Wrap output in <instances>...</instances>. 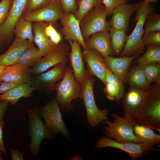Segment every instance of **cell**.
I'll return each instance as SVG.
<instances>
[{"label": "cell", "mask_w": 160, "mask_h": 160, "mask_svg": "<svg viewBox=\"0 0 160 160\" xmlns=\"http://www.w3.org/2000/svg\"><path fill=\"white\" fill-rule=\"evenodd\" d=\"M70 47L65 43L55 45L33 68L31 71L33 75L43 73L52 66L60 63L66 64Z\"/></svg>", "instance_id": "10"}, {"label": "cell", "mask_w": 160, "mask_h": 160, "mask_svg": "<svg viewBox=\"0 0 160 160\" xmlns=\"http://www.w3.org/2000/svg\"><path fill=\"white\" fill-rule=\"evenodd\" d=\"M50 3V0H27L23 15L39 8L47 6Z\"/></svg>", "instance_id": "34"}, {"label": "cell", "mask_w": 160, "mask_h": 160, "mask_svg": "<svg viewBox=\"0 0 160 160\" xmlns=\"http://www.w3.org/2000/svg\"><path fill=\"white\" fill-rule=\"evenodd\" d=\"M32 23L22 17L15 28L14 35L16 38L22 40H28L33 42L34 36Z\"/></svg>", "instance_id": "29"}, {"label": "cell", "mask_w": 160, "mask_h": 160, "mask_svg": "<svg viewBox=\"0 0 160 160\" xmlns=\"http://www.w3.org/2000/svg\"><path fill=\"white\" fill-rule=\"evenodd\" d=\"M47 24L43 22H35L32 25L34 42L41 57L46 55L56 45L52 43L45 33V29Z\"/></svg>", "instance_id": "22"}, {"label": "cell", "mask_w": 160, "mask_h": 160, "mask_svg": "<svg viewBox=\"0 0 160 160\" xmlns=\"http://www.w3.org/2000/svg\"><path fill=\"white\" fill-rule=\"evenodd\" d=\"M105 85L103 92L106 94V97L110 100L119 102L124 94V88L108 82H106Z\"/></svg>", "instance_id": "32"}, {"label": "cell", "mask_w": 160, "mask_h": 160, "mask_svg": "<svg viewBox=\"0 0 160 160\" xmlns=\"http://www.w3.org/2000/svg\"><path fill=\"white\" fill-rule=\"evenodd\" d=\"M2 152L0 151V156H1Z\"/></svg>", "instance_id": "50"}, {"label": "cell", "mask_w": 160, "mask_h": 160, "mask_svg": "<svg viewBox=\"0 0 160 160\" xmlns=\"http://www.w3.org/2000/svg\"><path fill=\"white\" fill-rule=\"evenodd\" d=\"M144 2L146 4H150L152 3H157L159 0H144Z\"/></svg>", "instance_id": "45"}, {"label": "cell", "mask_w": 160, "mask_h": 160, "mask_svg": "<svg viewBox=\"0 0 160 160\" xmlns=\"http://www.w3.org/2000/svg\"><path fill=\"white\" fill-rule=\"evenodd\" d=\"M33 44V42L28 40L16 38L7 51L0 55V64L8 66L17 63L25 50Z\"/></svg>", "instance_id": "21"}, {"label": "cell", "mask_w": 160, "mask_h": 160, "mask_svg": "<svg viewBox=\"0 0 160 160\" xmlns=\"http://www.w3.org/2000/svg\"><path fill=\"white\" fill-rule=\"evenodd\" d=\"M84 42L87 49L96 50L103 57L113 56L109 31L94 33L85 40Z\"/></svg>", "instance_id": "20"}, {"label": "cell", "mask_w": 160, "mask_h": 160, "mask_svg": "<svg viewBox=\"0 0 160 160\" xmlns=\"http://www.w3.org/2000/svg\"><path fill=\"white\" fill-rule=\"evenodd\" d=\"M9 104L7 100L0 101V121L3 120L4 116Z\"/></svg>", "instance_id": "43"}, {"label": "cell", "mask_w": 160, "mask_h": 160, "mask_svg": "<svg viewBox=\"0 0 160 160\" xmlns=\"http://www.w3.org/2000/svg\"><path fill=\"white\" fill-rule=\"evenodd\" d=\"M135 10V4H125L116 7L113 10L109 22L110 27L115 29L128 31L130 17Z\"/></svg>", "instance_id": "18"}, {"label": "cell", "mask_w": 160, "mask_h": 160, "mask_svg": "<svg viewBox=\"0 0 160 160\" xmlns=\"http://www.w3.org/2000/svg\"><path fill=\"white\" fill-rule=\"evenodd\" d=\"M10 151V156L12 160H23V154L17 150L9 147Z\"/></svg>", "instance_id": "42"}, {"label": "cell", "mask_w": 160, "mask_h": 160, "mask_svg": "<svg viewBox=\"0 0 160 160\" xmlns=\"http://www.w3.org/2000/svg\"><path fill=\"white\" fill-rule=\"evenodd\" d=\"M129 0H102L107 16H111L113 9L121 4H128Z\"/></svg>", "instance_id": "36"}, {"label": "cell", "mask_w": 160, "mask_h": 160, "mask_svg": "<svg viewBox=\"0 0 160 160\" xmlns=\"http://www.w3.org/2000/svg\"><path fill=\"white\" fill-rule=\"evenodd\" d=\"M105 80L106 83L108 82L113 83L120 87L124 88V84L107 67L105 69Z\"/></svg>", "instance_id": "40"}, {"label": "cell", "mask_w": 160, "mask_h": 160, "mask_svg": "<svg viewBox=\"0 0 160 160\" xmlns=\"http://www.w3.org/2000/svg\"><path fill=\"white\" fill-rule=\"evenodd\" d=\"M142 39L145 46L151 44L160 46V31L145 33Z\"/></svg>", "instance_id": "35"}, {"label": "cell", "mask_w": 160, "mask_h": 160, "mask_svg": "<svg viewBox=\"0 0 160 160\" xmlns=\"http://www.w3.org/2000/svg\"><path fill=\"white\" fill-rule=\"evenodd\" d=\"M138 56L115 57L107 56L103 57L107 68L114 73L124 84L133 61Z\"/></svg>", "instance_id": "19"}, {"label": "cell", "mask_w": 160, "mask_h": 160, "mask_svg": "<svg viewBox=\"0 0 160 160\" xmlns=\"http://www.w3.org/2000/svg\"><path fill=\"white\" fill-rule=\"evenodd\" d=\"M18 85L11 83L3 81L1 82L0 84V94H3L12 88Z\"/></svg>", "instance_id": "41"}, {"label": "cell", "mask_w": 160, "mask_h": 160, "mask_svg": "<svg viewBox=\"0 0 160 160\" xmlns=\"http://www.w3.org/2000/svg\"><path fill=\"white\" fill-rule=\"evenodd\" d=\"M36 108L40 117L44 119L46 125L53 133L60 134L69 137V132L63 122L55 97H52L44 105Z\"/></svg>", "instance_id": "7"}, {"label": "cell", "mask_w": 160, "mask_h": 160, "mask_svg": "<svg viewBox=\"0 0 160 160\" xmlns=\"http://www.w3.org/2000/svg\"><path fill=\"white\" fill-rule=\"evenodd\" d=\"M140 66L149 82L160 83V63H154Z\"/></svg>", "instance_id": "31"}, {"label": "cell", "mask_w": 160, "mask_h": 160, "mask_svg": "<svg viewBox=\"0 0 160 160\" xmlns=\"http://www.w3.org/2000/svg\"><path fill=\"white\" fill-rule=\"evenodd\" d=\"M13 0H2L0 2V26L6 19Z\"/></svg>", "instance_id": "39"}, {"label": "cell", "mask_w": 160, "mask_h": 160, "mask_svg": "<svg viewBox=\"0 0 160 160\" xmlns=\"http://www.w3.org/2000/svg\"><path fill=\"white\" fill-rule=\"evenodd\" d=\"M45 31L46 34L52 43L55 45L59 44L62 39L61 36L52 24L47 23L45 27Z\"/></svg>", "instance_id": "37"}, {"label": "cell", "mask_w": 160, "mask_h": 160, "mask_svg": "<svg viewBox=\"0 0 160 160\" xmlns=\"http://www.w3.org/2000/svg\"><path fill=\"white\" fill-rule=\"evenodd\" d=\"M41 57L38 49L33 44L25 50L18 59L17 63L30 68L37 63L41 60Z\"/></svg>", "instance_id": "28"}, {"label": "cell", "mask_w": 160, "mask_h": 160, "mask_svg": "<svg viewBox=\"0 0 160 160\" xmlns=\"http://www.w3.org/2000/svg\"><path fill=\"white\" fill-rule=\"evenodd\" d=\"M95 79L87 74L86 78L82 85V89L80 98L83 100L86 109L87 121L92 127L100 124H105L108 119V110H100L96 104L94 96V86Z\"/></svg>", "instance_id": "5"}, {"label": "cell", "mask_w": 160, "mask_h": 160, "mask_svg": "<svg viewBox=\"0 0 160 160\" xmlns=\"http://www.w3.org/2000/svg\"><path fill=\"white\" fill-rule=\"evenodd\" d=\"M6 66H7L0 64V74L2 72Z\"/></svg>", "instance_id": "47"}, {"label": "cell", "mask_w": 160, "mask_h": 160, "mask_svg": "<svg viewBox=\"0 0 160 160\" xmlns=\"http://www.w3.org/2000/svg\"><path fill=\"white\" fill-rule=\"evenodd\" d=\"M35 88L31 85V82L19 85L0 95V101L7 100L11 105L17 103L22 97L27 98L32 96Z\"/></svg>", "instance_id": "23"}, {"label": "cell", "mask_w": 160, "mask_h": 160, "mask_svg": "<svg viewBox=\"0 0 160 160\" xmlns=\"http://www.w3.org/2000/svg\"><path fill=\"white\" fill-rule=\"evenodd\" d=\"M4 124V122L3 120L0 121V151L6 153L7 151L4 146L3 140V129Z\"/></svg>", "instance_id": "44"}, {"label": "cell", "mask_w": 160, "mask_h": 160, "mask_svg": "<svg viewBox=\"0 0 160 160\" xmlns=\"http://www.w3.org/2000/svg\"><path fill=\"white\" fill-rule=\"evenodd\" d=\"M68 42L71 48V52L68 54L71 66L76 80L82 85L86 78V70L84 67L81 46L76 40H69Z\"/></svg>", "instance_id": "17"}, {"label": "cell", "mask_w": 160, "mask_h": 160, "mask_svg": "<svg viewBox=\"0 0 160 160\" xmlns=\"http://www.w3.org/2000/svg\"><path fill=\"white\" fill-rule=\"evenodd\" d=\"M64 14L60 5L56 1L47 6L23 15L22 17L31 22H43L53 25L60 19Z\"/></svg>", "instance_id": "12"}, {"label": "cell", "mask_w": 160, "mask_h": 160, "mask_svg": "<svg viewBox=\"0 0 160 160\" xmlns=\"http://www.w3.org/2000/svg\"><path fill=\"white\" fill-rule=\"evenodd\" d=\"M134 132L137 138V144L146 146L152 150L160 143V134H156L149 127L138 124L134 127Z\"/></svg>", "instance_id": "25"}, {"label": "cell", "mask_w": 160, "mask_h": 160, "mask_svg": "<svg viewBox=\"0 0 160 160\" xmlns=\"http://www.w3.org/2000/svg\"><path fill=\"white\" fill-rule=\"evenodd\" d=\"M66 64L58 63L49 71L34 77L31 81V86L43 94L49 95L55 91L56 82L62 79L64 76Z\"/></svg>", "instance_id": "9"}, {"label": "cell", "mask_w": 160, "mask_h": 160, "mask_svg": "<svg viewBox=\"0 0 160 160\" xmlns=\"http://www.w3.org/2000/svg\"><path fill=\"white\" fill-rule=\"evenodd\" d=\"M109 32L113 55L119 56L124 48L128 35L126 34L125 31L115 29L111 27Z\"/></svg>", "instance_id": "26"}, {"label": "cell", "mask_w": 160, "mask_h": 160, "mask_svg": "<svg viewBox=\"0 0 160 160\" xmlns=\"http://www.w3.org/2000/svg\"><path fill=\"white\" fill-rule=\"evenodd\" d=\"M160 83L153 86L135 117L138 123L160 132Z\"/></svg>", "instance_id": "4"}, {"label": "cell", "mask_w": 160, "mask_h": 160, "mask_svg": "<svg viewBox=\"0 0 160 160\" xmlns=\"http://www.w3.org/2000/svg\"><path fill=\"white\" fill-rule=\"evenodd\" d=\"M111 147L122 150L127 153L132 160H135L152 150L146 146L134 143H120L107 137H101L95 143V147L99 149Z\"/></svg>", "instance_id": "11"}, {"label": "cell", "mask_w": 160, "mask_h": 160, "mask_svg": "<svg viewBox=\"0 0 160 160\" xmlns=\"http://www.w3.org/2000/svg\"><path fill=\"white\" fill-rule=\"evenodd\" d=\"M111 116L113 121L111 122L107 120L105 123L108 126L103 127V131L106 137L118 142L137 143L138 139L134 132V127L139 124L137 120L126 113L121 116L113 113Z\"/></svg>", "instance_id": "3"}, {"label": "cell", "mask_w": 160, "mask_h": 160, "mask_svg": "<svg viewBox=\"0 0 160 160\" xmlns=\"http://www.w3.org/2000/svg\"><path fill=\"white\" fill-rule=\"evenodd\" d=\"M3 160V158H2L1 156H0V160Z\"/></svg>", "instance_id": "49"}, {"label": "cell", "mask_w": 160, "mask_h": 160, "mask_svg": "<svg viewBox=\"0 0 160 160\" xmlns=\"http://www.w3.org/2000/svg\"><path fill=\"white\" fill-rule=\"evenodd\" d=\"M125 83L131 87L149 91L153 86L146 79L140 67L138 65L130 68L125 79Z\"/></svg>", "instance_id": "24"}, {"label": "cell", "mask_w": 160, "mask_h": 160, "mask_svg": "<svg viewBox=\"0 0 160 160\" xmlns=\"http://www.w3.org/2000/svg\"><path fill=\"white\" fill-rule=\"evenodd\" d=\"M27 112L29 120V136L31 140L29 150L31 155L36 157L39 154L43 140L53 139L55 135L41 119L36 107L32 109H28Z\"/></svg>", "instance_id": "6"}, {"label": "cell", "mask_w": 160, "mask_h": 160, "mask_svg": "<svg viewBox=\"0 0 160 160\" xmlns=\"http://www.w3.org/2000/svg\"><path fill=\"white\" fill-rule=\"evenodd\" d=\"M60 5L64 14L69 12L75 13L78 7L76 0H57Z\"/></svg>", "instance_id": "38"}, {"label": "cell", "mask_w": 160, "mask_h": 160, "mask_svg": "<svg viewBox=\"0 0 160 160\" xmlns=\"http://www.w3.org/2000/svg\"><path fill=\"white\" fill-rule=\"evenodd\" d=\"M135 5V14L132 20L136 26L128 37L120 57L138 56L143 54L145 50V45L142 39L145 33L144 23L148 14L155 11L154 6L151 3L146 4L141 1Z\"/></svg>", "instance_id": "1"}, {"label": "cell", "mask_w": 160, "mask_h": 160, "mask_svg": "<svg viewBox=\"0 0 160 160\" xmlns=\"http://www.w3.org/2000/svg\"><path fill=\"white\" fill-rule=\"evenodd\" d=\"M145 33L154 31H160V15L153 12L148 15L143 25Z\"/></svg>", "instance_id": "33"}, {"label": "cell", "mask_w": 160, "mask_h": 160, "mask_svg": "<svg viewBox=\"0 0 160 160\" xmlns=\"http://www.w3.org/2000/svg\"><path fill=\"white\" fill-rule=\"evenodd\" d=\"M51 3L57 1V0H50Z\"/></svg>", "instance_id": "48"}, {"label": "cell", "mask_w": 160, "mask_h": 160, "mask_svg": "<svg viewBox=\"0 0 160 160\" xmlns=\"http://www.w3.org/2000/svg\"><path fill=\"white\" fill-rule=\"evenodd\" d=\"M31 69L20 63L6 66L0 74L1 81L21 85L31 82L33 77Z\"/></svg>", "instance_id": "15"}, {"label": "cell", "mask_w": 160, "mask_h": 160, "mask_svg": "<svg viewBox=\"0 0 160 160\" xmlns=\"http://www.w3.org/2000/svg\"><path fill=\"white\" fill-rule=\"evenodd\" d=\"M83 59L87 63L86 73L92 76H95L105 85L106 66L103 57L96 50L87 49L82 52Z\"/></svg>", "instance_id": "14"}, {"label": "cell", "mask_w": 160, "mask_h": 160, "mask_svg": "<svg viewBox=\"0 0 160 160\" xmlns=\"http://www.w3.org/2000/svg\"><path fill=\"white\" fill-rule=\"evenodd\" d=\"M107 15L103 4H101L89 12L80 23L84 41L93 34L100 31H108L110 27L106 19Z\"/></svg>", "instance_id": "8"}, {"label": "cell", "mask_w": 160, "mask_h": 160, "mask_svg": "<svg viewBox=\"0 0 160 160\" xmlns=\"http://www.w3.org/2000/svg\"><path fill=\"white\" fill-rule=\"evenodd\" d=\"M71 159H73V160H81L82 159V158L80 156L77 155H75L73 157H72L71 158Z\"/></svg>", "instance_id": "46"}, {"label": "cell", "mask_w": 160, "mask_h": 160, "mask_svg": "<svg viewBox=\"0 0 160 160\" xmlns=\"http://www.w3.org/2000/svg\"><path fill=\"white\" fill-rule=\"evenodd\" d=\"M1 79H0V83H1Z\"/></svg>", "instance_id": "51"}, {"label": "cell", "mask_w": 160, "mask_h": 160, "mask_svg": "<svg viewBox=\"0 0 160 160\" xmlns=\"http://www.w3.org/2000/svg\"><path fill=\"white\" fill-rule=\"evenodd\" d=\"M60 20L63 26L61 31L64 36V39L68 41L76 40L84 50L87 49L82 35L80 22L73 13L64 14Z\"/></svg>", "instance_id": "16"}, {"label": "cell", "mask_w": 160, "mask_h": 160, "mask_svg": "<svg viewBox=\"0 0 160 160\" xmlns=\"http://www.w3.org/2000/svg\"><path fill=\"white\" fill-rule=\"evenodd\" d=\"M82 89V86L76 80L72 68L66 66L63 78L55 88V98L60 111L68 113L73 109L71 101L80 98Z\"/></svg>", "instance_id": "2"}, {"label": "cell", "mask_w": 160, "mask_h": 160, "mask_svg": "<svg viewBox=\"0 0 160 160\" xmlns=\"http://www.w3.org/2000/svg\"><path fill=\"white\" fill-rule=\"evenodd\" d=\"M102 0H76L78 8L74 14L80 23L93 9L102 4Z\"/></svg>", "instance_id": "30"}, {"label": "cell", "mask_w": 160, "mask_h": 160, "mask_svg": "<svg viewBox=\"0 0 160 160\" xmlns=\"http://www.w3.org/2000/svg\"><path fill=\"white\" fill-rule=\"evenodd\" d=\"M149 91H146L130 87L122 98V105L124 113L135 118L146 99Z\"/></svg>", "instance_id": "13"}, {"label": "cell", "mask_w": 160, "mask_h": 160, "mask_svg": "<svg viewBox=\"0 0 160 160\" xmlns=\"http://www.w3.org/2000/svg\"><path fill=\"white\" fill-rule=\"evenodd\" d=\"M146 46V52L142 56L134 59L135 64L142 65L154 63H160V46L151 44Z\"/></svg>", "instance_id": "27"}]
</instances>
